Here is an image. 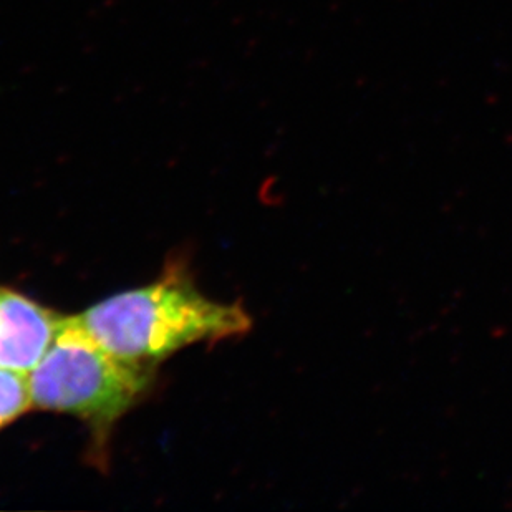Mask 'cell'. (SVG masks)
Masks as SVG:
<instances>
[{
  "label": "cell",
  "instance_id": "3957f363",
  "mask_svg": "<svg viewBox=\"0 0 512 512\" xmlns=\"http://www.w3.org/2000/svg\"><path fill=\"white\" fill-rule=\"evenodd\" d=\"M62 315L0 285V370L27 373L44 357Z\"/></svg>",
  "mask_w": 512,
  "mask_h": 512
},
{
  "label": "cell",
  "instance_id": "6da1fadb",
  "mask_svg": "<svg viewBox=\"0 0 512 512\" xmlns=\"http://www.w3.org/2000/svg\"><path fill=\"white\" fill-rule=\"evenodd\" d=\"M78 315L110 352L153 367L194 343L241 337L252 325L239 302L206 297L183 264H168L155 282L113 295Z\"/></svg>",
  "mask_w": 512,
  "mask_h": 512
},
{
  "label": "cell",
  "instance_id": "7a4b0ae2",
  "mask_svg": "<svg viewBox=\"0 0 512 512\" xmlns=\"http://www.w3.org/2000/svg\"><path fill=\"white\" fill-rule=\"evenodd\" d=\"M155 377L156 367L118 357L88 332L80 315H70L27 373V385L32 408L77 416L103 448L116 421L145 397Z\"/></svg>",
  "mask_w": 512,
  "mask_h": 512
},
{
  "label": "cell",
  "instance_id": "277c9868",
  "mask_svg": "<svg viewBox=\"0 0 512 512\" xmlns=\"http://www.w3.org/2000/svg\"><path fill=\"white\" fill-rule=\"evenodd\" d=\"M30 408L32 405L27 375L0 370V430L24 415Z\"/></svg>",
  "mask_w": 512,
  "mask_h": 512
}]
</instances>
